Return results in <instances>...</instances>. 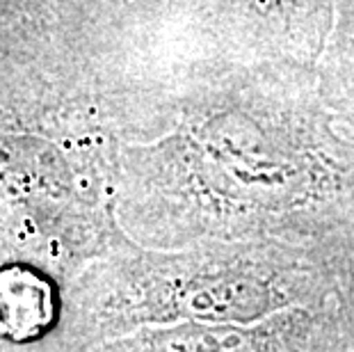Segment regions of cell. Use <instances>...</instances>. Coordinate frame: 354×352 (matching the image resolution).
<instances>
[{
    "instance_id": "cell-1",
    "label": "cell",
    "mask_w": 354,
    "mask_h": 352,
    "mask_svg": "<svg viewBox=\"0 0 354 352\" xmlns=\"http://www.w3.org/2000/svg\"><path fill=\"white\" fill-rule=\"evenodd\" d=\"M55 313L53 288L26 268L0 272V329L14 339L41 334Z\"/></svg>"
}]
</instances>
